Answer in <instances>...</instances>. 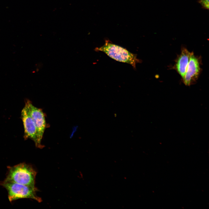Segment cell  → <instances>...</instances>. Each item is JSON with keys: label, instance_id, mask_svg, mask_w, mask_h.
Masks as SVG:
<instances>
[{"label": "cell", "instance_id": "277c9868", "mask_svg": "<svg viewBox=\"0 0 209 209\" xmlns=\"http://www.w3.org/2000/svg\"><path fill=\"white\" fill-rule=\"evenodd\" d=\"M35 124L37 129L38 148L43 147L41 143L45 128L46 122L44 113L42 110L34 106L29 100H26L25 105Z\"/></svg>", "mask_w": 209, "mask_h": 209}, {"label": "cell", "instance_id": "ba28073f", "mask_svg": "<svg viewBox=\"0 0 209 209\" xmlns=\"http://www.w3.org/2000/svg\"><path fill=\"white\" fill-rule=\"evenodd\" d=\"M198 2L203 8L208 10L209 9V0H199Z\"/></svg>", "mask_w": 209, "mask_h": 209}, {"label": "cell", "instance_id": "7a4b0ae2", "mask_svg": "<svg viewBox=\"0 0 209 209\" xmlns=\"http://www.w3.org/2000/svg\"><path fill=\"white\" fill-rule=\"evenodd\" d=\"M0 185L5 188L8 193L10 202L21 199H30L39 202H42L41 198L36 194L37 189L31 186L4 180L0 181Z\"/></svg>", "mask_w": 209, "mask_h": 209}, {"label": "cell", "instance_id": "52a82bcc", "mask_svg": "<svg viewBox=\"0 0 209 209\" xmlns=\"http://www.w3.org/2000/svg\"><path fill=\"white\" fill-rule=\"evenodd\" d=\"M192 52L189 51L186 48H183L181 53L177 58L175 67L177 71L183 79Z\"/></svg>", "mask_w": 209, "mask_h": 209}, {"label": "cell", "instance_id": "5b68a950", "mask_svg": "<svg viewBox=\"0 0 209 209\" xmlns=\"http://www.w3.org/2000/svg\"><path fill=\"white\" fill-rule=\"evenodd\" d=\"M21 118L24 129V138L25 140L30 138L34 142L38 148L37 129L34 122L25 105L21 112Z\"/></svg>", "mask_w": 209, "mask_h": 209}, {"label": "cell", "instance_id": "6da1fadb", "mask_svg": "<svg viewBox=\"0 0 209 209\" xmlns=\"http://www.w3.org/2000/svg\"><path fill=\"white\" fill-rule=\"evenodd\" d=\"M5 180L20 184L35 186L37 172L30 165L25 163L7 167Z\"/></svg>", "mask_w": 209, "mask_h": 209}, {"label": "cell", "instance_id": "3957f363", "mask_svg": "<svg viewBox=\"0 0 209 209\" xmlns=\"http://www.w3.org/2000/svg\"><path fill=\"white\" fill-rule=\"evenodd\" d=\"M95 51H102L111 58L117 61L129 64L134 68H136V64L140 62L136 55L107 41L103 46L96 48Z\"/></svg>", "mask_w": 209, "mask_h": 209}, {"label": "cell", "instance_id": "8992f818", "mask_svg": "<svg viewBox=\"0 0 209 209\" xmlns=\"http://www.w3.org/2000/svg\"><path fill=\"white\" fill-rule=\"evenodd\" d=\"M200 70V60L193 53L190 58L183 79L184 83L189 86L195 82L198 79Z\"/></svg>", "mask_w": 209, "mask_h": 209}]
</instances>
